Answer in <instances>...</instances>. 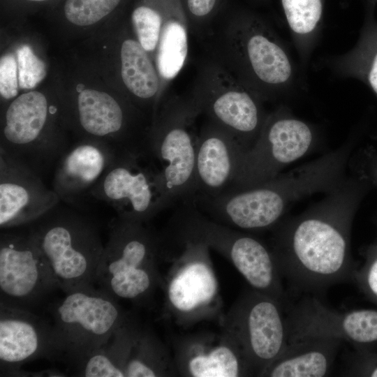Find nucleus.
Wrapping results in <instances>:
<instances>
[{
  "label": "nucleus",
  "instance_id": "nucleus-1",
  "mask_svg": "<svg viewBox=\"0 0 377 377\" xmlns=\"http://www.w3.org/2000/svg\"><path fill=\"white\" fill-rule=\"evenodd\" d=\"M206 40L207 55L263 101L294 87L295 71L288 51L270 24L253 10L226 8Z\"/></svg>",
  "mask_w": 377,
  "mask_h": 377
},
{
  "label": "nucleus",
  "instance_id": "nucleus-2",
  "mask_svg": "<svg viewBox=\"0 0 377 377\" xmlns=\"http://www.w3.org/2000/svg\"><path fill=\"white\" fill-rule=\"evenodd\" d=\"M353 211L313 213L281 231L274 255L281 275L293 286L318 293L353 279L356 269L350 249Z\"/></svg>",
  "mask_w": 377,
  "mask_h": 377
},
{
  "label": "nucleus",
  "instance_id": "nucleus-3",
  "mask_svg": "<svg viewBox=\"0 0 377 377\" xmlns=\"http://www.w3.org/2000/svg\"><path fill=\"white\" fill-rule=\"evenodd\" d=\"M27 226L58 288L68 293L95 283L104 246L91 220L58 204Z\"/></svg>",
  "mask_w": 377,
  "mask_h": 377
},
{
  "label": "nucleus",
  "instance_id": "nucleus-4",
  "mask_svg": "<svg viewBox=\"0 0 377 377\" xmlns=\"http://www.w3.org/2000/svg\"><path fill=\"white\" fill-rule=\"evenodd\" d=\"M144 223L117 216L110 226L95 283L115 299L138 302L150 294L158 280L156 260L161 256V239Z\"/></svg>",
  "mask_w": 377,
  "mask_h": 377
},
{
  "label": "nucleus",
  "instance_id": "nucleus-5",
  "mask_svg": "<svg viewBox=\"0 0 377 377\" xmlns=\"http://www.w3.org/2000/svg\"><path fill=\"white\" fill-rule=\"evenodd\" d=\"M49 311L54 359L68 368L106 343L128 318L115 298L94 285L66 293Z\"/></svg>",
  "mask_w": 377,
  "mask_h": 377
},
{
  "label": "nucleus",
  "instance_id": "nucleus-6",
  "mask_svg": "<svg viewBox=\"0 0 377 377\" xmlns=\"http://www.w3.org/2000/svg\"><path fill=\"white\" fill-rule=\"evenodd\" d=\"M199 116L188 96H172L161 102L150 126L148 154L175 203L193 202L196 194L193 128Z\"/></svg>",
  "mask_w": 377,
  "mask_h": 377
},
{
  "label": "nucleus",
  "instance_id": "nucleus-7",
  "mask_svg": "<svg viewBox=\"0 0 377 377\" xmlns=\"http://www.w3.org/2000/svg\"><path fill=\"white\" fill-rule=\"evenodd\" d=\"M189 98L200 115L230 133L245 150L257 140L267 115L263 101L207 55Z\"/></svg>",
  "mask_w": 377,
  "mask_h": 377
},
{
  "label": "nucleus",
  "instance_id": "nucleus-8",
  "mask_svg": "<svg viewBox=\"0 0 377 377\" xmlns=\"http://www.w3.org/2000/svg\"><path fill=\"white\" fill-rule=\"evenodd\" d=\"M179 232L184 239L201 242L220 251L253 290L282 303L281 273L274 253L260 241L212 221L193 205L183 209Z\"/></svg>",
  "mask_w": 377,
  "mask_h": 377
},
{
  "label": "nucleus",
  "instance_id": "nucleus-9",
  "mask_svg": "<svg viewBox=\"0 0 377 377\" xmlns=\"http://www.w3.org/2000/svg\"><path fill=\"white\" fill-rule=\"evenodd\" d=\"M124 219L145 223L175 202L163 175L148 156L117 155L90 193Z\"/></svg>",
  "mask_w": 377,
  "mask_h": 377
},
{
  "label": "nucleus",
  "instance_id": "nucleus-10",
  "mask_svg": "<svg viewBox=\"0 0 377 377\" xmlns=\"http://www.w3.org/2000/svg\"><path fill=\"white\" fill-rule=\"evenodd\" d=\"M56 112L40 91L15 98L6 110L0 151L41 176L67 149L64 140L47 128Z\"/></svg>",
  "mask_w": 377,
  "mask_h": 377
},
{
  "label": "nucleus",
  "instance_id": "nucleus-11",
  "mask_svg": "<svg viewBox=\"0 0 377 377\" xmlns=\"http://www.w3.org/2000/svg\"><path fill=\"white\" fill-rule=\"evenodd\" d=\"M313 140L311 126L285 109L268 114L254 144L244 151L228 188L253 187L276 177L282 168L306 153Z\"/></svg>",
  "mask_w": 377,
  "mask_h": 377
},
{
  "label": "nucleus",
  "instance_id": "nucleus-12",
  "mask_svg": "<svg viewBox=\"0 0 377 377\" xmlns=\"http://www.w3.org/2000/svg\"><path fill=\"white\" fill-rule=\"evenodd\" d=\"M58 288L51 269L26 233L0 235V302L31 311Z\"/></svg>",
  "mask_w": 377,
  "mask_h": 377
},
{
  "label": "nucleus",
  "instance_id": "nucleus-13",
  "mask_svg": "<svg viewBox=\"0 0 377 377\" xmlns=\"http://www.w3.org/2000/svg\"><path fill=\"white\" fill-rule=\"evenodd\" d=\"M281 307L278 301L253 290L235 313L231 334L240 345L253 374L259 376L288 345Z\"/></svg>",
  "mask_w": 377,
  "mask_h": 377
},
{
  "label": "nucleus",
  "instance_id": "nucleus-14",
  "mask_svg": "<svg viewBox=\"0 0 377 377\" xmlns=\"http://www.w3.org/2000/svg\"><path fill=\"white\" fill-rule=\"evenodd\" d=\"M288 343L306 337H331L357 345L377 342V310L338 311L313 296L289 306L285 315Z\"/></svg>",
  "mask_w": 377,
  "mask_h": 377
},
{
  "label": "nucleus",
  "instance_id": "nucleus-15",
  "mask_svg": "<svg viewBox=\"0 0 377 377\" xmlns=\"http://www.w3.org/2000/svg\"><path fill=\"white\" fill-rule=\"evenodd\" d=\"M43 357L54 359L52 324L0 302V376H22L23 364Z\"/></svg>",
  "mask_w": 377,
  "mask_h": 377
},
{
  "label": "nucleus",
  "instance_id": "nucleus-16",
  "mask_svg": "<svg viewBox=\"0 0 377 377\" xmlns=\"http://www.w3.org/2000/svg\"><path fill=\"white\" fill-rule=\"evenodd\" d=\"M60 198L41 176L0 151V226L27 225L57 206Z\"/></svg>",
  "mask_w": 377,
  "mask_h": 377
},
{
  "label": "nucleus",
  "instance_id": "nucleus-17",
  "mask_svg": "<svg viewBox=\"0 0 377 377\" xmlns=\"http://www.w3.org/2000/svg\"><path fill=\"white\" fill-rule=\"evenodd\" d=\"M244 150L230 133L206 120L196 139L195 196L212 197L229 188Z\"/></svg>",
  "mask_w": 377,
  "mask_h": 377
},
{
  "label": "nucleus",
  "instance_id": "nucleus-18",
  "mask_svg": "<svg viewBox=\"0 0 377 377\" xmlns=\"http://www.w3.org/2000/svg\"><path fill=\"white\" fill-rule=\"evenodd\" d=\"M184 252L180 267L166 286L168 304L181 314H192L216 298L217 283L208 263L209 246L198 241H178Z\"/></svg>",
  "mask_w": 377,
  "mask_h": 377
},
{
  "label": "nucleus",
  "instance_id": "nucleus-19",
  "mask_svg": "<svg viewBox=\"0 0 377 377\" xmlns=\"http://www.w3.org/2000/svg\"><path fill=\"white\" fill-rule=\"evenodd\" d=\"M117 155L107 145L87 139L67 148L56 163L52 183L60 200L75 205L89 194Z\"/></svg>",
  "mask_w": 377,
  "mask_h": 377
},
{
  "label": "nucleus",
  "instance_id": "nucleus-20",
  "mask_svg": "<svg viewBox=\"0 0 377 377\" xmlns=\"http://www.w3.org/2000/svg\"><path fill=\"white\" fill-rule=\"evenodd\" d=\"M149 2L154 20L151 54L165 92L187 61L190 30L180 0H149Z\"/></svg>",
  "mask_w": 377,
  "mask_h": 377
},
{
  "label": "nucleus",
  "instance_id": "nucleus-21",
  "mask_svg": "<svg viewBox=\"0 0 377 377\" xmlns=\"http://www.w3.org/2000/svg\"><path fill=\"white\" fill-rule=\"evenodd\" d=\"M342 341L324 337L288 343L260 374L270 377H323L329 374Z\"/></svg>",
  "mask_w": 377,
  "mask_h": 377
},
{
  "label": "nucleus",
  "instance_id": "nucleus-22",
  "mask_svg": "<svg viewBox=\"0 0 377 377\" xmlns=\"http://www.w3.org/2000/svg\"><path fill=\"white\" fill-rule=\"evenodd\" d=\"M184 372L193 377H235L253 374L237 341L193 345L185 353Z\"/></svg>",
  "mask_w": 377,
  "mask_h": 377
},
{
  "label": "nucleus",
  "instance_id": "nucleus-23",
  "mask_svg": "<svg viewBox=\"0 0 377 377\" xmlns=\"http://www.w3.org/2000/svg\"><path fill=\"white\" fill-rule=\"evenodd\" d=\"M120 74L130 95L142 105H152L156 113L164 93L162 81L154 62L137 38H128L121 43Z\"/></svg>",
  "mask_w": 377,
  "mask_h": 377
},
{
  "label": "nucleus",
  "instance_id": "nucleus-24",
  "mask_svg": "<svg viewBox=\"0 0 377 377\" xmlns=\"http://www.w3.org/2000/svg\"><path fill=\"white\" fill-rule=\"evenodd\" d=\"M139 330L127 318L108 341L68 368L76 376L124 377L130 350Z\"/></svg>",
  "mask_w": 377,
  "mask_h": 377
},
{
  "label": "nucleus",
  "instance_id": "nucleus-25",
  "mask_svg": "<svg viewBox=\"0 0 377 377\" xmlns=\"http://www.w3.org/2000/svg\"><path fill=\"white\" fill-rule=\"evenodd\" d=\"M327 64L338 75L361 81L377 97V22L372 12L368 13L353 48L330 59Z\"/></svg>",
  "mask_w": 377,
  "mask_h": 377
},
{
  "label": "nucleus",
  "instance_id": "nucleus-26",
  "mask_svg": "<svg viewBox=\"0 0 377 377\" xmlns=\"http://www.w3.org/2000/svg\"><path fill=\"white\" fill-rule=\"evenodd\" d=\"M295 47L306 61L320 29L325 0H280Z\"/></svg>",
  "mask_w": 377,
  "mask_h": 377
},
{
  "label": "nucleus",
  "instance_id": "nucleus-27",
  "mask_svg": "<svg viewBox=\"0 0 377 377\" xmlns=\"http://www.w3.org/2000/svg\"><path fill=\"white\" fill-rule=\"evenodd\" d=\"M165 353L159 341L148 331H138L125 369L126 377H154L165 374Z\"/></svg>",
  "mask_w": 377,
  "mask_h": 377
},
{
  "label": "nucleus",
  "instance_id": "nucleus-28",
  "mask_svg": "<svg viewBox=\"0 0 377 377\" xmlns=\"http://www.w3.org/2000/svg\"><path fill=\"white\" fill-rule=\"evenodd\" d=\"M228 0H180L188 20L190 34L206 40L226 8Z\"/></svg>",
  "mask_w": 377,
  "mask_h": 377
},
{
  "label": "nucleus",
  "instance_id": "nucleus-29",
  "mask_svg": "<svg viewBox=\"0 0 377 377\" xmlns=\"http://www.w3.org/2000/svg\"><path fill=\"white\" fill-rule=\"evenodd\" d=\"M19 86L23 89H34L46 75V67L27 45L17 51Z\"/></svg>",
  "mask_w": 377,
  "mask_h": 377
},
{
  "label": "nucleus",
  "instance_id": "nucleus-30",
  "mask_svg": "<svg viewBox=\"0 0 377 377\" xmlns=\"http://www.w3.org/2000/svg\"><path fill=\"white\" fill-rule=\"evenodd\" d=\"M364 264L355 269L353 280L365 297L377 304V244L364 252Z\"/></svg>",
  "mask_w": 377,
  "mask_h": 377
},
{
  "label": "nucleus",
  "instance_id": "nucleus-31",
  "mask_svg": "<svg viewBox=\"0 0 377 377\" xmlns=\"http://www.w3.org/2000/svg\"><path fill=\"white\" fill-rule=\"evenodd\" d=\"M17 62L11 54L1 57L0 60V94L9 100L15 98L18 94Z\"/></svg>",
  "mask_w": 377,
  "mask_h": 377
},
{
  "label": "nucleus",
  "instance_id": "nucleus-32",
  "mask_svg": "<svg viewBox=\"0 0 377 377\" xmlns=\"http://www.w3.org/2000/svg\"><path fill=\"white\" fill-rule=\"evenodd\" d=\"M346 374L349 376L377 377V352L357 349L350 359Z\"/></svg>",
  "mask_w": 377,
  "mask_h": 377
},
{
  "label": "nucleus",
  "instance_id": "nucleus-33",
  "mask_svg": "<svg viewBox=\"0 0 377 377\" xmlns=\"http://www.w3.org/2000/svg\"><path fill=\"white\" fill-rule=\"evenodd\" d=\"M367 155H368L367 158V161H368L367 164V179H369L373 183L377 184V152L371 151L367 153Z\"/></svg>",
  "mask_w": 377,
  "mask_h": 377
},
{
  "label": "nucleus",
  "instance_id": "nucleus-34",
  "mask_svg": "<svg viewBox=\"0 0 377 377\" xmlns=\"http://www.w3.org/2000/svg\"><path fill=\"white\" fill-rule=\"evenodd\" d=\"M29 3H43L50 0H24Z\"/></svg>",
  "mask_w": 377,
  "mask_h": 377
},
{
  "label": "nucleus",
  "instance_id": "nucleus-35",
  "mask_svg": "<svg viewBox=\"0 0 377 377\" xmlns=\"http://www.w3.org/2000/svg\"><path fill=\"white\" fill-rule=\"evenodd\" d=\"M255 1H263V0H255Z\"/></svg>",
  "mask_w": 377,
  "mask_h": 377
}]
</instances>
